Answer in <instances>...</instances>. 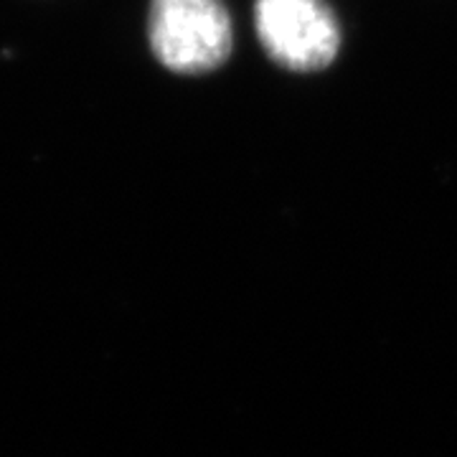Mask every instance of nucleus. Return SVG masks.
<instances>
[{
    "instance_id": "nucleus-1",
    "label": "nucleus",
    "mask_w": 457,
    "mask_h": 457,
    "mask_svg": "<svg viewBox=\"0 0 457 457\" xmlns=\"http://www.w3.org/2000/svg\"><path fill=\"white\" fill-rule=\"evenodd\" d=\"M150 49L176 74H206L231 54V18L221 0H153Z\"/></svg>"
},
{
    "instance_id": "nucleus-2",
    "label": "nucleus",
    "mask_w": 457,
    "mask_h": 457,
    "mask_svg": "<svg viewBox=\"0 0 457 457\" xmlns=\"http://www.w3.org/2000/svg\"><path fill=\"white\" fill-rule=\"evenodd\" d=\"M257 33L264 51L285 69L320 71L341 49V29L323 0H257Z\"/></svg>"
}]
</instances>
